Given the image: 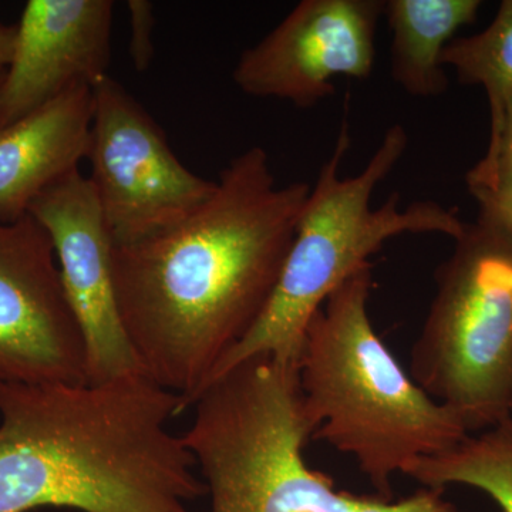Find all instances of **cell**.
Instances as JSON below:
<instances>
[{"label": "cell", "instance_id": "5b68a950", "mask_svg": "<svg viewBox=\"0 0 512 512\" xmlns=\"http://www.w3.org/2000/svg\"><path fill=\"white\" fill-rule=\"evenodd\" d=\"M407 146L406 130L394 124L359 174L340 177L350 147L348 127L343 124L332 156L320 168L303 207L271 301L254 328L221 360L208 384L255 356L299 362L313 315L343 282L373 266L370 256L389 239L441 234L456 241L463 235L467 222L436 201H414L403 208L394 192L379 208H372L373 192L392 173Z\"/></svg>", "mask_w": 512, "mask_h": 512}, {"label": "cell", "instance_id": "9a60e30c", "mask_svg": "<svg viewBox=\"0 0 512 512\" xmlns=\"http://www.w3.org/2000/svg\"><path fill=\"white\" fill-rule=\"evenodd\" d=\"M458 82L481 86L490 104V119L497 116L505 94L512 90V0H504L493 22L477 35L456 37L443 53Z\"/></svg>", "mask_w": 512, "mask_h": 512}, {"label": "cell", "instance_id": "4fadbf2b", "mask_svg": "<svg viewBox=\"0 0 512 512\" xmlns=\"http://www.w3.org/2000/svg\"><path fill=\"white\" fill-rule=\"evenodd\" d=\"M480 0H389L383 15L392 30V77L413 97L446 92L443 53L456 33L477 20Z\"/></svg>", "mask_w": 512, "mask_h": 512}, {"label": "cell", "instance_id": "5bb4252c", "mask_svg": "<svg viewBox=\"0 0 512 512\" xmlns=\"http://www.w3.org/2000/svg\"><path fill=\"white\" fill-rule=\"evenodd\" d=\"M426 488L466 485L483 491L503 512H512V417L456 447L414 461L404 471Z\"/></svg>", "mask_w": 512, "mask_h": 512}, {"label": "cell", "instance_id": "ac0fdd59", "mask_svg": "<svg viewBox=\"0 0 512 512\" xmlns=\"http://www.w3.org/2000/svg\"><path fill=\"white\" fill-rule=\"evenodd\" d=\"M130 12V56L138 72H144L150 66L154 56L153 5L146 0H130L127 2Z\"/></svg>", "mask_w": 512, "mask_h": 512}, {"label": "cell", "instance_id": "8fae6325", "mask_svg": "<svg viewBox=\"0 0 512 512\" xmlns=\"http://www.w3.org/2000/svg\"><path fill=\"white\" fill-rule=\"evenodd\" d=\"M113 12L110 0L26 3L0 82V128L109 74Z\"/></svg>", "mask_w": 512, "mask_h": 512}, {"label": "cell", "instance_id": "7c38bea8", "mask_svg": "<svg viewBox=\"0 0 512 512\" xmlns=\"http://www.w3.org/2000/svg\"><path fill=\"white\" fill-rule=\"evenodd\" d=\"M92 121V86L80 84L0 128V221L25 217L43 191L79 170Z\"/></svg>", "mask_w": 512, "mask_h": 512}, {"label": "cell", "instance_id": "ffe728a7", "mask_svg": "<svg viewBox=\"0 0 512 512\" xmlns=\"http://www.w3.org/2000/svg\"><path fill=\"white\" fill-rule=\"evenodd\" d=\"M3 74H5V73L0 74V82H2Z\"/></svg>", "mask_w": 512, "mask_h": 512}, {"label": "cell", "instance_id": "3957f363", "mask_svg": "<svg viewBox=\"0 0 512 512\" xmlns=\"http://www.w3.org/2000/svg\"><path fill=\"white\" fill-rule=\"evenodd\" d=\"M184 443L210 497L208 512H466L423 487L394 500L338 490L305 458L312 427L299 362L251 357L205 387Z\"/></svg>", "mask_w": 512, "mask_h": 512}, {"label": "cell", "instance_id": "2e32d148", "mask_svg": "<svg viewBox=\"0 0 512 512\" xmlns=\"http://www.w3.org/2000/svg\"><path fill=\"white\" fill-rule=\"evenodd\" d=\"M487 153L466 175V181L512 178V90L505 94L497 116L490 119Z\"/></svg>", "mask_w": 512, "mask_h": 512}, {"label": "cell", "instance_id": "277c9868", "mask_svg": "<svg viewBox=\"0 0 512 512\" xmlns=\"http://www.w3.org/2000/svg\"><path fill=\"white\" fill-rule=\"evenodd\" d=\"M372 266L357 272L313 315L303 336L299 383L312 440L356 461L377 495L393 497L392 478L420 458L470 436L450 407L404 370L369 313Z\"/></svg>", "mask_w": 512, "mask_h": 512}, {"label": "cell", "instance_id": "e0dca14e", "mask_svg": "<svg viewBox=\"0 0 512 512\" xmlns=\"http://www.w3.org/2000/svg\"><path fill=\"white\" fill-rule=\"evenodd\" d=\"M478 204V218L512 235V178L466 181Z\"/></svg>", "mask_w": 512, "mask_h": 512}, {"label": "cell", "instance_id": "d6986e66", "mask_svg": "<svg viewBox=\"0 0 512 512\" xmlns=\"http://www.w3.org/2000/svg\"><path fill=\"white\" fill-rule=\"evenodd\" d=\"M16 43V26L0 22V74L8 69Z\"/></svg>", "mask_w": 512, "mask_h": 512}, {"label": "cell", "instance_id": "ba28073f", "mask_svg": "<svg viewBox=\"0 0 512 512\" xmlns=\"http://www.w3.org/2000/svg\"><path fill=\"white\" fill-rule=\"evenodd\" d=\"M0 382L87 383L86 343L52 239L29 214L0 221Z\"/></svg>", "mask_w": 512, "mask_h": 512}, {"label": "cell", "instance_id": "9c48e42d", "mask_svg": "<svg viewBox=\"0 0 512 512\" xmlns=\"http://www.w3.org/2000/svg\"><path fill=\"white\" fill-rule=\"evenodd\" d=\"M382 0H303L239 57L242 93L311 109L335 94L338 77L365 80L376 60Z\"/></svg>", "mask_w": 512, "mask_h": 512}, {"label": "cell", "instance_id": "6da1fadb", "mask_svg": "<svg viewBox=\"0 0 512 512\" xmlns=\"http://www.w3.org/2000/svg\"><path fill=\"white\" fill-rule=\"evenodd\" d=\"M312 185H279L265 148L224 168L210 198L156 235L114 245L121 322L143 375L185 410L271 301Z\"/></svg>", "mask_w": 512, "mask_h": 512}, {"label": "cell", "instance_id": "52a82bcc", "mask_svg": "<svg viewBox=\"0 0 512 512\" xmlns=\"http://www.w3.org/2000/svg\"><path fill=\"white\" fill-rule=\"evenodd\" d=\"M92 92L87 178L114 245L173 227L211 197L217 183L178 160L163 128L123 84L106 74Z\"/></svg>", "mask_w": 512, "mask_h": 512}, {"label": "cell", "instance_id": "30bf717a", "mask_svg": "<svg viewBox=\"0 0 512 512\" xmlns=\"http://www.w3.org/2000/svg\"><path fill=\"white\" fill-rule=\"evenodd\" d=\"M28 214L52 239L64 291L86 343L87 383L143 375L117 306L113 238L89 178L72 171L43 191Z\"/></svg>", "mask_w": 512, "mask_h": 512}, {"label": "cell", "instance_id": "7a4b0ae2", "mask_svg": "<svg viewBox=\"0 0 512 512\" xmlns=\"http://www.w3.org/2000/svg\"><path fill=\"white\" fill-rule=\"evenodd\" d=\"M183 397L144 375L0 382V512H197V461L170 431Z\"/></svg>", "mask_w": 512, "mask_h": 512}, {"label": "cell", "instance_id": "8992f818", "mask_svg": "<svg viewBox=\"0 0 512 512\" xmlns=\"http://www.w3.org/2000/svg\"><path fill=\"white\" fill-rule=\"evenodd\" d=\"M454 242L410 375L477 434L512 417V235L477 218Z\"/></svg>", "mask_w": 512, "mask_h": 512}]
</instances>
